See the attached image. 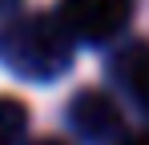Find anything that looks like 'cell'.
<instances>
[{
    "label": "cell",
    "instance_id": "6da1fadb",
    "mask_svg": "<svg viewBox=\"0 0 149 145\" xmlns=\"http://www.w3.org/2000/svg\"><path fill=\"white\" fill-rule=\"evenodd\" d=\"M77 40L56 12H16L0 24V65L24 81H56L73 65Z\"/></svg>",
    "mask_w": 149,
    "mask_h": 145
},
{
    "label": "cell",
    "instance_id": "7a4b0ae2",
    "mask_svg": "<svg viewBox=\"0 0 149 145\" xmlns=\"http://www.w3.org/2000/svg\"><path fill=\"white\" fill-rule=\"evenodd\" d=\"M56 20L77 45H113L133 20V0H61Z\"/></svg>",
    "mask_w": 149,
    "mask_h": 145
},
{
    "label": "cell",
    "instance_id": "3957f363",
    "mask_svg": "<svg viewBox=\"0 0 149 145\" xmlns=\"http://www.w3.org/2000/svg\"><path fill=\"white\" fill-rule=\"evenodd\" d=\"M65 121L85 145H117L129 133L117 97L105 89H81L65 109Z\"/></svg>",
    "mask_w": 149,
    "mask_h": 145
},
{
    "label": "cell",
    "instance_id": "277c9868",
    "mask_svg": "<svg viewBox=\"0 0 149 145\" xmlns=\"http://www.w3.org/2000/svg\"><path fill=\"white\" fill-rule=\"evenodd\" d=\"M109 77L141 113L149 117V45H125L109 61Z\"/></svg>",
    "mask_w": 149,
    "mask_h": 145
},
{
    "label": "cell",
    "instance_id": "5b68a950",
    "mask_svg": "<svg viewBox=\"0 0 149 145\" xmlns=\"http://www.w3.org/2000/svg\"><path fill=\"white\" fill-rule=\"evenodd\" d=\"M28 109L16 97H0V145H24Z\"/></svg>",
    "mask_w": 149,
    "mask_h": 145
},
{
    "label": "cell",
    "instance_id": "8992f818",
    "mask_svg": "<svg viewBox=\"0 0 149 145\" xmlns=\"http://www.w3.org/2000/svg\"><path fill=\"white\" fill-rule=\"evenodd\" d=\"M117 145H149V129H133V133H125Z\"/></svg>",
    "mask_w": 149,
    "mask_h": 145
},
{
    "label": "cell",
    "instance_id": "52a82bcc",
    "mask_svg": "<svg viewBox=\"0 0 149 145\" xmlns=\"http://www.w3.org/2000/svg\"><path fill=\"white\" fill-rule=\"evenodd\" d=\"M28 145H73V141H65V137H36V141H28Z\"/></svg>",
    "mask_w": 149,
    "mask_h": 145
},
{
    "label": "cell",
    "instance_id": "ba28073f",
    "mask_svg": "<svg viewBox=\"0 0 149 145\" xmlns=\"http://www.w3.org/2000/svg\"><path fill=\"white\" fill-rule=\"evenodd\" d=\"M0 12H8V16H16V12H20V0H0Z\"/></svg>",
    "mask_w": 149,
    "mask_h": 145
}]
</instances>
